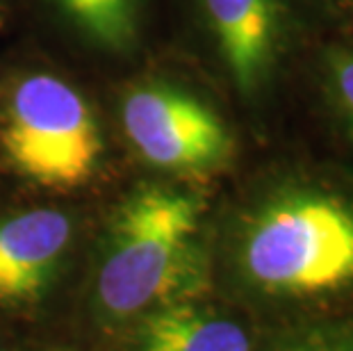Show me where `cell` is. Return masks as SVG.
Returning <instances> with one entry per match:
<instances>
[{
  "label": "cell",
  "instance_id": "6da1fadb",
  "mask_svg": "<svg viewBox=\"0 0 353 351\" xmlns=\"http://www.w3.org/2000/svg\"><path fill=\"white\" fill-rule=\"evenodd\" d=\"M244 281L274 299L314 301L353 292V194L288 185L246 214L237 237Z\"/></svg>",
  "mask_w": 353,
  "mask_h": 351
},
{
  "label": "cell",
  "instance_id": "7a4b0ae2",
  "mask_svg": "<svg viewBox=\"0 0 353 351\" xmlns=\"http://www.w3.org/2000/svg\"><path fill=\"white\" fill-rule=\"evenodd\" d=\"M201 201L174 188H141L110 223L96 272V301L108 317H134L187 301L205 285Z\"/></svg>",
  "mask_w": 353,
  "mask_h": 351
},
{
  "label": "cell",
  "instance_id": "3957f363",
  "mask_svg": "<svg viewBox=\"0 0 353 351\" xmlns=\"http://www.w3.org/2000/svg\"><path fill=\"white\" fill-rule=\"evenodd\" d=\"M0 146L21 176L48 190L85 185L103 153L94 108L71 82L50 73H30L10 89Z\"/></svg>",
  "mask_w": 353,
  "mask_h": 351
},
{
  "label": "cell",
  "instance_id": "277c9868",
  "mask_svg": "<svg viewBox=\"0 0 353 351\" xmlns=\"http://www.w3.org/2000/svg\"><path fill=\"white\" fill-rule=\"evenodd\" d=\"M119 114L139 158L167 174H216L235 151L226 121L199 96L171 82H139L121 99Z\"/></svg>",
  "mask_w": 353,
  "mask_h": 351
},
{
  "label": "cell",
  "instance_id": "5b68a950",
  "mask_svg": "<svg viewBox=\"0 0 353 351\" xmlns=\"http://www.w3.org/2000/svg\"><path fill=\"white\" fill-rule=\"evenodd\" d=\"M232 87L246 101L272 87L288 48L283 0H196Z\"/></svg>",
  "mask_w": 353,
  "mask_h": 351
},
{
  "label": "cell",
  "instance_id": "8992f818",
  "mask_svg": "<svg viewBox=\"0 0 353 351\" xmlns=\"http://www.w3.org/2000/svg\"><path fill=\"white\" fill-rule=\"evenodd\" d=\"M73 237L62 210L37 208L0 219V301H32L46 290Z\"/></svg>",
  "mask_w": 353,
  "mask_h": 351
},
{
  "label": "cell",
  "instance_id": "52a82bcc",
  "mask_svg": "<svg viewBox=\"0 0 353 351\" xmlns=\"http://www.w3.org/2000/svg\"><path fill=\"white\" fill-rule=\"evenodd\" d=\"M139 351H251L244 326L190 301L157 305L141 315Z\"/></svg>",
  "mask_w": 353,
  "mask_h": 351
},
{
  "label": "cell",
  "instance_id": "ba28073f",
  "mask_svg": "<svg viewBox=\"0 0 353 351\" xmlns=\"http://www.w3.org/2000/svg\"><path fill=\"white\" fill-rule=\"evenodd\" d=\"M57 12L89 43L128 53L139 37V0H52Z\"/></svg>",
  "mask_w": 353,
  "mask_h": 351
},
{
  "label": "cell",
  "instance_id": "9c48e42d",
  "mask_svg": "<svg viewBox=\"0 0 353 351\" xmlns=\"http://www.w3.org/2000/svg\"><path fill=\"white\" fill-rule=\"evenodd\" d=\"M272 351H353V324H326L278 340Z\"/></svg>",
  "mask_w": 353,
  "mask_h": 351
},
{
  "label": "cell",
  "instance_id": "30bf717a",
  "mask_svg": "<svg viewBox=\"0 0 353 351\" xmlns=\"http://www.w3.org/2000/svg\"><path fill=\"white\" fill-rule=\"evenodd\" d=\"M326 71L333 99L353 130V53L351 50H330Z\"/></svg>",
  "mask_w": 353,
  "mask_h": 351
}]
</instances>
